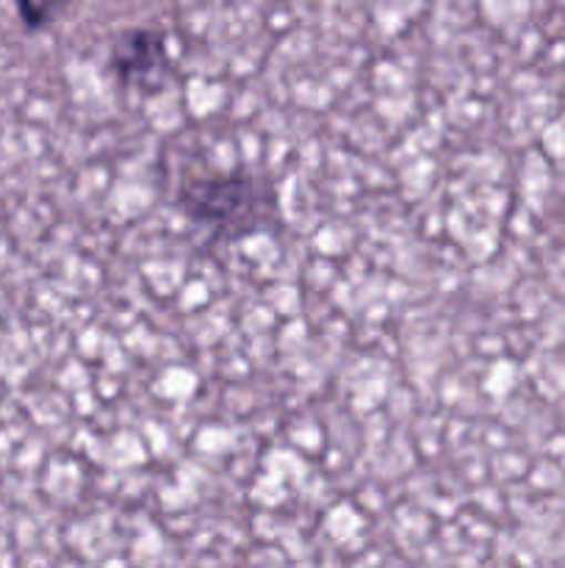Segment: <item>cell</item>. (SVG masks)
I'll return each instance as SVG.
<instances>
[{"label":"cell","instance_id":"cell-1","mask_svg":"<svg viewBox=\"0 0 565 568\" xmlns=\"http://www.w3.org/2000/svg\"><path fill=\"white\" fill-rule=\"evenodd\" d=\"M181 209L219 236H244L275 214L277 197L258 175H214L183 183Z\"/></svg>","mask_w":565,"mask_h":568},{"label":"cell","instance_id":"cell-2","mask_svg":"<svg viewBox=\"0 0 565 568\" xmlns=\"http://www.w3.org/2000/svg\"><path fill=\"white\" fill-rule=\"evenodd\" d=\"M109 70L120 78L125 87L150 89V83L161 87L170 72V53L158 31L150 28H131L120 33L111 44Z\"/></svg>","mask_w":565,"mask_h":568},{"label":"cell","instance_id":"cell-3","mask_svg":"<svg viewBox=\"0 0 565 568\" xmlns=\"http://www.w3.org/2000/svg\"><path fill=\"white\" fill-rule=\"evenodd\" d=\"M75 0H17L22 22L28 28H44L59 20Z\"/></svg>","mask_w":565,"mask_h":568}]
</instances>
